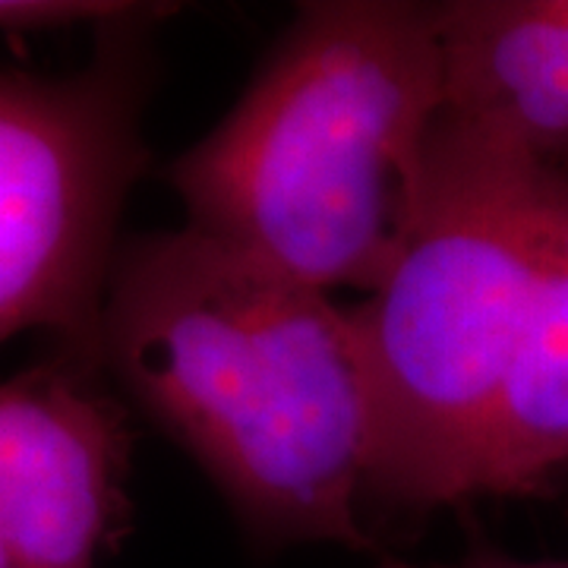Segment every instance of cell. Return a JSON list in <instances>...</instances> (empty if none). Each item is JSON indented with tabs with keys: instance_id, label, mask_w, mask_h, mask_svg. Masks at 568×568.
Returning a JSON list of instances; mask_svg holds the SVG:
<instances>
[{
	"instance_id": "6da1fadb",
	"label": "cell",
	"mask_w": 568,
	"mask_h": 568,
	"mask_svg": "<svg viewBox=\"0 0 568 568\" xmlns=\"http://www.w3.org/2000/svg\"><path fill=\"white\" fill-rule=\"evenodd\" d=\"M260 544L376 549L373 402L354 310L193 227L123 241L99 354Z\"/></svg>"
},
{
	"instance_id": "7a4b0ae2",
	"label": "cell",
	"mask_w": 568,
	"mask_h": 568,
	"mask_svg": "<svg viewBox=\"0 0 568 568\" xmlns=\"http://www.w3.org/2000/svg\"><path fill=\"white\" fill-rule=\"evenodd\" d=\"M443 111L436 3H301L164 181L186 227L323 294L369 297L417 224Z\"/></svg>"
},
{
	"instance_id": "3957f363",
	"label": "cell",
	"mask_w": 568,
	"mask_h": 568,
	"mask_svg": "<svg viewBox=\"0 0 568 568\" xmlns=\"http://www.w3.org/2000/svg\"><path fill=\"white\" fill-rule=\"evenodd\" d=\"M566 181L443 114L417 224L354 310L373 402V506L424 515L474 499Z\"/></svg>"
},
{
	"instance_id": "277c9868",
	"label": "cell",
	"mask_w": 568,
	"mask_h": 568,
	"mask_svg": "<svg viewBox=\"0 0 568 568\" xmlns=\"http://www.w3.org/2000/svg\"><path fill=\"white\" fill-rule=\"evenodd\" d=\"M142 29H102L70 77L0 70V345L48 328L95 366L118 224L145 168Z\"/></svg>"
},
{
	"instance_id": "5b68a950",
	"label": "cell",
	"mask_w": 568,
	"mask_h": 568,
	"mask_svg": "<svg viewBox=\"0 0 568 568\" xmlns=\"http://www.w3.org/2000/svg\"><path fill=\"white\" fill-rule=\"evenodd\" d=\"M80 366L0 383V528L17 568H99L126 528V414Z\"/></svg>"
},
{
	"instance_id": "8992f818",
	"label": "cell",
	"mask_w": 568,
	"mask_h": 568,
	"mask_svg": "<svg viewBox=\"0 0 568 568\" xmlns=\"http://www.w3.org/2000/svg\"><path fill=\"white\" fill-rule=\"evenodd\" d=\"M439 7L446 118L568 178V0Z\"/></svg>"
},
{
	"instance_id": "52a82bcc",
	"label": "cell",
	"mask_w": 568,
	"mask_h": 568,
	"mask_svg": "<svg viewBox=\"0 0 568 568\" xmlns=\"http://www.w3.org/2000/svg\"><path fill=\"white\" fill-rule=\"evenodd\" d=\"M568 477V181L506 379L489 414L474 499H521Z\"/></svg>"
},
{
	"instance_id": "ba28073f",
	"label": "cell",
	"mask_w": 568,
	"mask_h": 568,
	"mask_svg": "<svg viewBox=\"0 0 568 568\" xmlns=\"http://www.w3.org/2000/svg\"><path fill=\"white\" fill-rule=\"evenodd\" d=\"M174 3H123V0H0V32H41L67 26H152L171 17Z\"/></svg>"
},
{
	"instance_id": "9c48e42d",
	"label": "cell",
	"mask_w": 568,
	"mask_h": 568,
	"mask_svg": "<svg viewBox=\"0 0 568 568\" xmlns=\"http://www.w3.org/2000/svg\"><path fill=\"white\" fill-rule=\"evenodd\" d=\"M376 568H568V559H518L503 549L474 547L462 559L452 562H407V559H383Z\"/></svg>"
},
{
	"instance_id": "30bf717a",
	"label": "cell",
	"mask_w": 568,
	"mask_h": 568,
	"mask_svg": "<svg viewBox=\"0 0 568 568\" xmlns=\"http://www.w3.org/2000/svg\"><path fill=\"white\" fill-rule=\"evenodd\" d=\"M0 568H17V562H13V552H10V547H7L3 528H0Z\"/></svg>"
},
{
	"instance_id": "8fae6325",
	"label": "cell",
	"mask_w": 568,
	"mask_h": 568,
	"mask_svg": "<svg viewBox=\"0 0 568 568\" xmlns=\"http://www.w3.org/2000/svg\"><path fill=\"white\" fill-rule=\"evenodd\" d=\"M566 480H568V477H566Z\"/></svg>"
}]
</instances>
